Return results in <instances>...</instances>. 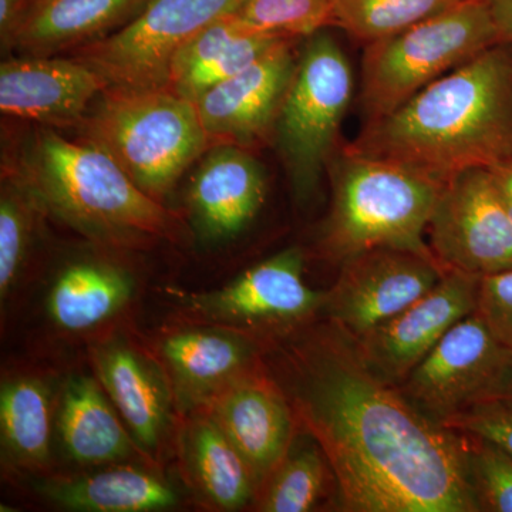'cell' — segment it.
Wrapping results in <instances>:
<instances>
[{
  "instance_id": "cell-5",
  "label": "cell",
  "mask_w": 512,
  "mask_h": 512,
  "mask_svg": "<svg viewBox=\"0 0 512 512\" xmlns=\"http://www.w3.org/2000/svg\"><path fill=\"white\" fill-rule=\"evenodd\" d=\"M77 128L161 202L212 147L195 104L170 89L106 90Z\"/></svg>"
},
{
  "instance_id": "cell-7",
  "label": "cell",
  "mask_w": 512,
  "mask_h": 512,
  "mask_svg": "<svg viewBox=\"0 0 512 512\" xmlns=\"http://www.w3.org/2000/svg\"><path fill=\"white\" fill-rule=\"evenodd\" d=\"M352 94V67L335 37L326 30L306 37L272 133L301 201L312 197L335 156Z\"/></svg>"
},
{
  "instance_id": "cell-15",
  "label": "cell",
  "mask_w": 512,
  "mask_h": 512,
  "mask_svg": "<svg viewBox=\"0 0 512 512\" xmlns=\"http://www.w3.org/2000/svg\"><path fill=\"white\" fill-rule=\"evenodd\" d=\"M247 461L258 488L295 440L298 421L264 362L225 384L204 406Z\"/></svg>"
},
{
  "instance_id": "cell-6",
  "label": "cell",
  "mask_w": 512,
  "mask_h": 512,
  "mask_svg": "<svg viewBox=\"0 0 512 512\" xmlns=\"http://www.w3.org/2000/svg\"><path fill=\"white\" fill-rule=\"evenodd\" d=\"M500 45L485 0H464L365 47L362 106L365 123L399 109L431 83Z\"/></svg>"
},
{
  "instance_id": "cell-13",
  "label": "cell",
  "mask_w": 512,
  "mask_h": 512,
  "mask_svg": "<svg viewBox=\"0 0 512 512\" xmlns=\"http://www.w3.org/2000/svg\"><path fill=\"white\" fill-rule=\"evenodd\" d=\"M480 279L446 271L426 295L356 340L366 365L386 382L399 386L448 330L477 311Z\"/></svg>"
},
{
  "instance_id": "cell-11",
  "label": "cell",
  "mask_w": 512,
  "mask_h": 512,
  "mask_svg": "<svg viewBox=\"0 0 512 512\" xmlns=\"http://www.w3.org/2000/svg\"><path fill=\"white\" fill-rule=\"evenodd\" d=\"M511 363V350L474 312L448 330L399 389L417 410L444 426L487 400Z\"/></svg>"
},
{
  "instance_id": "cell-8",
  "label": "cell",
  "mask_w": 512,
  "mask_h": 512,
  "mask_svg": "<svg viewBox=\"0 0 512 512\" xmlns=\"http://www.w3.org/2000/svg\"><path fill=\"white\" fill-rule=\"evenodd\" d=\"M245 0H148L123 28L74 49L73 59L92 67L109 89L153 92L168 89L180 50Z\"/></svg>"
},
{
  "instance_id": "cell-29",
  "label": "cell",
  "mask_w": 512,
  "mask_h": 512,
  "mask_svg": "<svg viewBox=\"0 0 512 512\" xmlns=\"http://www.w3.org/2000/svg\"><path fill=\"white\" fill-rule=\"evenodd\" d=\"M335 6L336 0H245L235 15L261 32L306 39L333 28Z\"/></svg>"
},
{
  "instance_id": "cell-33",
  "label": "cell",
  "mask_w": 512,
  "mask_h": 512,
  "mask_svg": "<svg viewBox=\"0 0 512 512\" xmlns=\"http://www.w3.org/2000/svg\"><path fill=\"white\" fill-rule=\"evenodd\" d=\"M497 29L498 40L512 45V0H485Z\"/></svg>"
},
{
  "instance_id": "cell-10",
  "label": "cell",
  "mask_w": 512,
  "mask_h": 512,
  "mask_svg": "<svg viewBox=\"0 0 512 512\" xmlns=\"http://www.w3.org/2000/svg\"><path fill=\"white\" fill-rule=\"evenodd\" d=\"M427 235L446 271L481 278L512 269V218L487 168L463 171L443 185Z\"/></svg>"
},
{
  "instance_id": "cell-23",
  "label": "cell",
  "mask_w": 512,
  "mask_h": 512,
  "mask_svg": "<svg viewBox=\"0 0 512 512\" xmlns=\"http://www.w3.org/2000/svg\"><path fill=\"white\" fill-rule=\"evenodd\" d=\"M39 493L64 510L82 512H153L180 501L163 477L134 466H113L76 477L42 481Z\"/></svg>"
},
{
  "instance_id": "cell-14",
  "label": "cell",
  "mask_w": 512,
  "mask_h": 512,
  "mask_svg": "<svg viewBox=\"0 0 512 512\" xmlns=\"http://www.w3.org/2000/svg\"><path fill=\"white\" fill-rule=\"evenodd\" d=\"M299 39H285L247 69L195 101L205 133L215 144L251 148L272 138L276 117L295 72Z\"/></svg>"
},
{
  "instance_id": "cell-21",
  "label": "cell",
  "mask_w": 512,
  "mask_h": 512,
  "mask_svg": "<svg viewBox=\"0 0 512 512\" xmlns=\"http://www.w3.org/2000/svg\"><path fill=\"white\" fill-rule=\"evenodd\" d=\"M57 404L60 441L76 463L104 466L141 451L99 380L84 375L70 377Z\"/></svg>"
},
{
  "instance_id": "cell-17",
  "label": "cell",
  "mask_w": 512,
  "mask_h": 512,
  "mask_svg": "<svg viewBox=\"0 0 512 512\" xmlns=\"http://www.w3.org/2000/svg\"><path fill=\"white\" fill-rule=\"evenodd\" d=\"M268 340L227 326L184 328L160 343L175 406L195 412L225 384L262 362Z\"/></svg>"
},
{
  "instance_id": "cell-35",
  "label": "cell",
  "mask_w": 512,
  "mask_h": 512,
  "mask_svg": "<svg viewBox=\"0 0 512 512\" xmlns=\"http://www.w3.org/2000/svg\"><path fill=\"white\" fill-rule=\"evenodd\" d=\"M29 2L30 0H0V40L8 35Z\"/></svg>"
},
{
  "instance_id": "cell-12",
  "label": "cell",
  "mask_w": 512,
  "mask_h": 512,
  "mask_svg": "<svg viewBox=\"0 0 512 512\" xmlns=\"http://www.w3.org/2000/svg\"><path fill=\"white\" fill-rule=\"evenodd\" d=\"M444 274L446 269L431 256L406 249H369L342 262L322 312L350 336L362 339L426 295Z\"/></svg>"
},
{
  "instance_id": "cell-18",
  "label": "cell",
  "mask_w": 512,
  "mask_h": 512,
  "mask_svg": "<svg viewBox=\"0 0 512 512\" xmlns=\"http://www.w3.org/2000/svg\"><path fill=\"white\" fill-rule=\"evenodd\" d=\"M264 168L248 148L215 144L201 157L187 192L198 237L228 241L254 221L265 202Z\"/></svg>"
},
{
  "instance_id": "cell-22",
  "label": "cell",
  "mask_w": 512,
  "mask_h": 512,
  "mask_svg": "<svg viewBox=\"0 0 512 512\" xmlns=\"http://www.w3.org/2000/svg\"><path fill=\"white\" fill-rule=\"evenodd\" d=\"M192 413L181 437V458L191 487L215 510L247 507L258 491L247 461L207 413Z\"/></svg>"
},
{
  "instance_id": "cell-26",
  "label": "cell",
  "mask_w": 512,
  "mask_h": 512,
  "mask_svg": "<svg viewBox=\"0 0 512 512\" xmlns=\"http://www.w3.org/2000/svg\"><path fill=\"white\" fill-rule=\"evenodd\" d=\"M301 439L295 436L288 453L256 491V510L312 511L325 497L328 478H333L328 460L312 436L308 434V440Z\"/></svg>"
},
{
  "instance_id": "cell-34",
  "label": "cell",
  "mask_w": 512,
  "mask_h": 512,
  "mask_svg": "<svg viewBox=\"0 0 512 512\" xmlns=\"http://www.w3.org/2000/svg\"><path fill=\"white\" fill-rule=\"evenodd\" d=\"M493 177L495 188L503 200L508 214L512 218V160L507 163L495 165L493 168H488Z\"/></svg>"
},
{
  "instance_id": "cell-20",
  "label": "cell",
  "mask_w": 512,
  "mask_h": 512,
  "mask_svg": "<svg viewBox=\"0 0 512 512\" xmlns=\"http://www.w3.org/2000/svg\"><path fill=\"white\" fill-rule=\"evenodd\" d=\"M148 0H30L3 49L23 56H55L123 28Z\"/></svg>"
},
{
  "instance_id": "cell-24",
  "label": "cell",
  "mask_w": 512,
  "mask_h": 512,
  "mask_svg": "<svg viewBox=\"0 0 512 512\" xmlns=\"http://www.w3.org/2000/svg\"><path fill=\"white\" fill-rule=\"evenodd\" d=\"M136 292L134 279L119 266L80 261L64 266L46 296V312L56 328L84 332L126 308Z\"/></svg>"
},
{
  "instance_id": "cell-2",
  "label": "cell",
  "mask_w": 512,
  "mask_h": 512,
  "mask_svg": "<svg viewBox=\"0 0 512 512\" xmlns=\"http://www.w3.org/2000/svg\"><path fill=\"white\" fill-rule=\"evenodd\" d=\"M350 153L409 168L441 185L512 160V45H495L399 109L365 123Z\"/></svg>"
},
{
  "instance_id": "cell-19",
  "label": "cell",
  "mask_w": 512,
  "mask_h": 512,
  "mask_svg": "<svg viewBox=\"0 0 512 512\" xmlns=\"http://www.w3.org/2000/svg\"><path fill=\"white\" fill-rule=\"evenodd\" d=\"M97 380L141 453L153 456L167 436L174 397L164 370L123 340L93 349Z\"/></svg>"
},
{
  "instance_id": "cell-25",
  "label": "cell",
  "mask_w": 512,
  "mask_h": 512,
  "mask_svg": "<svg viewBox=\"0 0 512 512\" xmlns=\"http://www.w3.org/2000/svg\"><path fill=\"white\" fill-rule=\"evenodd\" d=\"M53 396L49 384L33 375L3 379L0 434L3 453L15 466L40 470L49 464Z\"/></svg>"
},
{
  "instance_id": "cell-28",
  "label": "cell",
  "mask_w": 512,
  "mask_h": 512,
  "mask_svg": "<svg viewBox=\"0 0 512 512\" xmlns=\"http://www.w3.org/2000/svg\"><path fill=\"white\" fill-rule=\"evenodd\" d=\"M45 214L35 195L12 171L3 174L0 194V301L5 303L18 284L36 218Z\"/></svg>"
},
{
  "instance_id": "cell-27",
  "label": "cell",
  "mask_w": 512,
  "mask_h": 512,
  "mask_svg": "<svg viewBox=\"0 0 512 512\" xmlns=\"http://www.w3.org/2000/svg\"><path fill=\"white\" fill-rule=\"evenodd\" d=\"M461 2L464 0H336L333 28L366 47Z\"/></svg>"
},
{
  "instance_id": "cell-31",
  "label": "cell",
  "mask_w": 512,
  "mask_h": 512,
  "mask_svg": "<svg viewBox=\"0 0 512 512\" xmlns=\"http://www.w3.org/2000/svg\"><path fill=\"white\" fill-rule=\"evenodd\" d=\"M444 426L490 441L512 457V402L483 400L457 414Z\"/></svg>"
},
{
  "instance_id": "cell-9",
  "label": "cell",
  "mask_w": 512,
  "mask_h": 512,
  "mask_svg": "<svg viewBox=\"0 0 512 512\" xmlns=\"http://www.w3.org/2000/svg\"><path fill=\"white\" fill-rule=\"evenodd\" d=\"M303 269L301 249L288 248L217 291L175 296L198 318L271 340L308 325L322 312L326 292L306 285Z\"/></svg>"
},
{
  "instance_id": "cell-30",
  "label": "cell",
  "mask_w": 512,
  "mask_h": 512,
  "mask_svg": "<svg viewBox=\"0 0 512 512\" xmlns=\"http://www.w3.org/2000/svg\"><path fill=\"white\" fill-rule=\"evenodd\" d=\"M466 436L468 468L480 511L512 512V457L490 441Z\"/></svg>"
},
{
  "instance_id": "cell-16",
  "label": "cell",
  "mask_w": 512,
  "mask_h": 512,
  "mask_svg": "<svg viewBox=\"0 0 512 512\" xmlns=\"http://www.w3.org/2000/svg\"><path fill=\"white\" fill-rule=\"evenodd\" d=\"M109 89L77 59L23 56L0 64V110L52 127H79L90 106Z\"/></svg>"
},
{
  "instance_id": "cell-3",
  "label": "cell",
  "mask_w": 512,
  "mask_h": 512,
  "mask_svg": "<svg viewBox=\"0 0 512 512\" xmlns=\"http://www.w3.org/2000/svg\"><path fill=\"white\" fill-rule=\"evenodd\" d=\"M45 214L107 247L137 248L181 237L180 218L133 183L116 161L87 141L53 128L36 131L16 167Z\"/></svg>"
},
{
  "instance_id": "cell-36",
  "label": "cell",
  "mask_w": 512,
  "mask_h": 512,
  "mask_svg": "<svg viewBox=\"0 0 512 512\" xmlns=\"http://www.w3.org/2000/svg\"><path fill=\"white\" fill-rule=\"evenodd\" d=\"M501 399L512 402V363L505 370L504 376L501 377L500 382L494 387L493 393L490 394L487 400Z\"/></svg>"
},
{
  "instance_id": "cell-32",
  "label": "cell",
  "mask_w": 512,
  "mask_h": 512,
  "mask_svg": "<svg viewBox=\"0 0 512 512\" xmlns=\"http://www.w3.org/2000/svg\"><path fill=\"white\" fill-rule=\"evenodd\" d=\"M476 312L495 338L512 352V269L481 276Z\"/></svg>"
},
{
  "instance_id": "cell-1",
  "label": "cell",
  "mask_w": 512,
  "mask_h": 512,
  "mask_svg": "<svg viewBox=\"0 0 512 512\" xmlns=\"http://www.w3.org/2000/svg\"><path fill=\"white\" fill-rule=\"evenodd\" d=\"M262 362L322 448L350 512H480L467 436L417 410L336 323L268 340Z\"/></svg>"
},
{
  "instance_id": "cell-4",
  "label": "cell",
  "mask_w": 512,
  "mask_h": 512,
  "mask_svg": "<svg viewBox=\"0 0 512 512\" xmlns=\"http://www.w3.org/2000/svg\"><path fill=\"white\" fill-rule=\"evenodd\" d=\"M329 163L332 208L320 239L328 258L343 262L383 247L434 258L424 235L443 185L346 148Z\"/></svg>"
}]
</instances>
